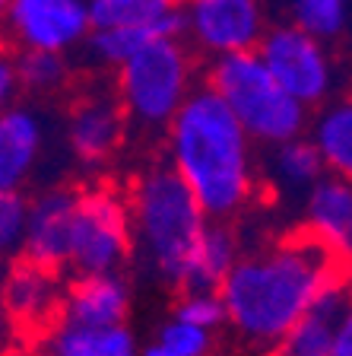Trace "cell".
Returning a JSON list of instances; mask_svg holds the SVG:
<instances>
[{"mask_svg":"<svg viewBox=\"0 0 352 356\" xmlns=\"http://www.w3.org/2000/svg\"><path fill=\"white\" fill-rule=\"evenodd\" d=\"M340 264L308 232L242 254L219 286L228 325L257 347H276L292 325L311 309Z\"/></svg>","mask_w":352,"mask_h":356,"instance_id":"6da1fadb","label":"cell"},{"mask_svg":"<svg viewBox=\"0 0 352 356\" xmlns=\"http://www.w3.org/2000/svg\"><path fill=\"white\" fill-rule=\"evenodd\" d=\"M169 165L210 220H232L257 194L254 140L213 89L197 86L165 131Z\"/></svg>","mask_w":352,"mask_h":356,"instance_id":"7a4b0ae2","label":"cell"},{"mask_svg":"<svg viewBox=\"0 0 352 356\" xmlns=\"http://www.w3.org/2000/svg\"><path fill=\"white\" fill-rule=\"evenodd\" d=\"M133 220V248L159 280L184 286L187 267L197 252L210 216L169 163L149 165L127 191Z\"/></svg>","mask_w":352,"mask_h":356,"instance_id":"3957f363","label":"cell"},{"mask_svg":"<svg viewBox=\"0 0 352 356\" xmlns=\"http://www.w3.org/2000/svg\"><path fill=\"white\" fill-rule=\"evenodd\" d=\"M206 86L232 108L254 143L279 147L305 137L311 127L308 108L292 99L257 51L226 54L206 64Z\"/></svg>","mask_w":352,"mask_h":356,"instance_id":"277c9868","label":"cell"},{"mask_svg":"<svg viewBox=\"0 0 352 356\" xmlns=\"http://www.w3.org/2000/svg\"><path fill=\"white\" fill-rule=\"evenodd\" d=\"M194 89V51L184 38H159L115 70L117 102L143 131H169Z\"/></svg>","mask_w":352,"mask_h":356,"instance_id":"5b68a950","label":"cell"},{"mask_svg":"<svg viewBox=\"0 0 352 356\" xmlns=\"http://www.w3.org/2000/svg\"><path fill=\"white\" fill-rule=\"evenodd\" d=\"M133 248L131 204L121 191L96 185L80 191L70 236V264L76 277L117 274Z\"/></svg>","mask_w":352,"mask_h":356,"instance_id":"8992f818","label":"cell"},{"mask_svg":"<svg viewBox=\"0 0 352 356\" xmlns=\"http://www.w3.org/2000/svg\"><path fill=\"white\" fill-rule=\"evenodd\" d=\"M257 54L264 58L279 86L292 99H299L308 111L324 108L337 99L343 76L330 51V42L299 29L292 22H279V26H270Z\"/></svg>","mask_w":352,"mask_h":356,"instance_id":"52a82bcc","label":"cell"},{"mask_svg":"<svg viewBox=\"0 0 352 356\" xmlns=\"http://www.w3.org/2000/svg\"><path fill=\"white\" fill-rule=\"evenodd\" d=\"M181 7L184 38L210 60L257 51L270 32L267 0H181Z\"/></svg>","mask_w":352,"mask_h":356,"instance_id":"ba28073f","label":"cell"},{"mask_svg":"<svg viewBox=\"0 0 352 356\" xmlns=\"http://www.w3.org/2000/svg\"><path fill=\"white\" fill-rule=\"evenodd\" d=\"M3 32L13 51L70 54L92 35L89 0H7Z\"/></svg>","mask_w":352,"mask_h":356,"instance_id":"9c48e42d","label":"cell"},{"mask_svg":"<svg viewBox=\"0 0 352 356\" xmlns=\"http://www.w3.org/2000/svg\"><path fill=\"white\" fill-rule=\"evenodd\" d=\"M127 115L117 102V96L108 92H89L80 96L67 115V147L76 163L99 169L121 149L124 140Z\"/></svg>","mask_w":352,"mask_h":356,"instance_id":"30bf717a","label":"cell"},{"mask_svg":"<svg viewBox=\"0 0 352 356\" xmlns=\"http://www.w3.org/2000/svg\"><path fill=\"white\" fill-rule=\"evenodd\" d=\"M352 305V270L340 267L333 280L321 289L311 309L292 325V331L276 343V356H333L337 334Z\"/></svg>","mask_w":352,"mask_h":356,"instance_id":"8fae6325","label":"cell"},{"mask_svg":"<svg viewBox=\"0 0 352 356\" xmlns=\"http://www.w3.org/2000/svg\"><path fill=\"white\" fill-rule=\"evenodd\" d=\"M76 200H80V191H74V188H48L38 197H32L29 236H26L22 258L51 267V270L70 264Z\"/></svg>","mask_w":352,"mask_h":356,"instance_id":"7c38bea8","label":"cell"},{"mask_svg":"<svg viewBox=\"0 0 352 356\" xmlns=\"http://www.w3.org/2000/svg\"><path fill=\"white\" fill-rule=\"evenodd\" d=\"M305 232L324 245L340 264L352 267V181L327 175L305 194Z\"/></svg>","mask_w":352,"mask_h":356,"instance_id":"4fadbf2b","label":"cell"},{"mask_svg":"<svg viewBox=\"0 0 352 356\" xmlns=\"http://www.w3.org/2000/svg\"><path fill=\"white\" fill-rule=\"evenodd\" d=\"M44 118L32 105H7L0 115V191H22L42 159Z\"/></svg>","mask_w":352,"mask_h":356,"instance_id":"5bb4252c","label":"cell"},{"mask_svg":"<svg viewBox=\"0 0 352 356\" xmlns=\"http://www.w3.org/2000/svg\"><path fill=\"white\" fill-rule=\"evenodd\" d=\"M131 315V286L121 274L76 277L64 289V305L58 318L76 325H127Z\"/></svg>","mask_w":352,"mask_h":356,"instance_id":"9a60e30c","label":"cell"},{"mask_svg":"<svg viewBox=\"0 0 352 356\" xmlns=\"http://www.w3.org/2000/svg\"><path fill=\"white\" fill-rule=\"evenodd\" d=\"M7 312L16 318V325L42 327L60 315L64 305V289L58 283V274L51 267H42L35 261H16L13 270L7 274Z\"/></svg>","mask_w":352,"mask_h":356,"instance_id":"2e32d148","label":"cell"},{"mask_svg":"<svg viewBox=\"0 0 352 356\" xmlns=\"http://www.w3.org/2000/svg\"><path fill=\"white\" fill-rule=\"evenodd\" d=\"M92 29H146L156 38H184L181 0H89Z\"/></svg>","mask_w":352,"mask_h":356,"instance_id":"e0dca14e","label":"cell"},{"mask_svg":"<svg viewBox=\"0 0 352 356\" xmlns=\"http://www.w3.org/2000/svg\"><path fill=\"white\" fill-rule=\"evenodd\" d=\"M44 356H143L127 325H76L58 318L42 341Z\"/></svg>","mask_w":352,"mask_h":356,"instance_id":"ac0fdd59","label":"cell"},{"mask_svg":"<svg viewBox=\"0 0 352 356\" xmlns=\"http://www.w3.org/2000/svg\"><path fill=\"white\" fill-rule=\"evenodd\" d=\"M308 137L321 149L327 172L352 181V96H337L317 108Z\"/></svg>","mask_w":352,"mask_h":356,"instance_id":"d6986e66","label":"cell"},{"mask_svg":"<svg viewBox=\"0 0 352 356\" xmlns=\"http://www.w3.org/2000/svg\"><path fill=\"white\" fill-rule=\"evenodd\" d=\"M267 175L283 194H308L327 175V165L311 137H295L279 147H270Z\"/></svg>","mask_w":352,"mask_h":356,"instance_id":"ffe728a7","label":"cell"},{"mask_svg":"<svg viewBox=\"0 0 352 356\" xmlns=\"http://www.w3.org/2000/svg\"><path fill=\"white\" fill-rule=\"evenodd\" d=\"M238 261H242L238 236L228 229L226 222H210V229L203 232L197 252L191 258L181 289H219Z\"/></svg>","mask_w":352,"mask_h":356,"instance_id":"44dd1931","label":"cell"},{"mask_svg":"<svg viewBox=\"0 0 352 356\" xmlns=\"http://www.w3.org/2000/svg\"><path fill=\"white\" fill-rule=\"evenodd\" d=\"M286 22L324 42H337L349 32L352 0H283Z\"/></svg>","mask_w":352,"mask_h":356,"instance_id":"7402d4cb","label":"cell"},{"mask_svg":"<svg viewBox=\"0 0 352 356\" xmlns=\"http://www.w3.org/2000/svg\"><path fill=\"white\" fill-rule=\"evenodd\" d=\"M16 74H19V89L26 96H54L70 83V60L67 54L54 51H13Z\"/></svg>","mask_w":352,"mask_h":356,"instance_id":"603a6c76","label":"cell"},{"mask_svg":"<svg viewBox=\"0 0 352 356\" xmlns=\"http://www.w3.org/2000/svg\"><path fill=\"white\" fill-rule=\"evenodd\" d=\"M153 42H159V38L146 29H92V35L83 44V58L92 67L117 70Z\"/></svg>","mask_w":352,"mask_h":356,"instance_id":"cb8c5ba5","label":"cell"},{"mask_svg":"<svg viewBox=\"0 0 352 356\" xmlns=\"http://www.w3.org/2000/svg\"><path fill=\"white\" fill-rule=\"evenodd\" d=\"M175 318L216 331V327L228 325V309L219 289H184L181 299L175 302Z\"/></svg>","mask_w":352,"mask_h":356,"instance_id":"d4e9b609","label":"cell"},{"mask_svg":"<svg viewBox=\"0 0 352 356\" xmlns=\"http://www.w3.org/2000/svg\"><path fill=\"white\" fill-rule=\"evenodd\" d=\"M29 213H32V200L22 191L0 194V245H3L7 254H22V248H26Z\"/></svg>","mask_w":352,"mask_h":356,"instance_id":"484cf974","label":"cell"},{"mask_svg":"<svg viewBox=\"0 0 352 356\" xmlns=\"http://www.w3.org/2000/svg\"><path fill=\"white\" fill-rule=\"evenodd\" d=\"M156 341L165 343L169 350H175L178 356H210L213 350V331L197 327L191 321H181L171 315L169 321H162L156 331Z\"/></svg>","mask_w":352,"mask_h":356,"instance_id":"4316f807","label":"cell"},{"mask_svg":"<svg viewBox=\"0 0 352 356\" xmlns=\"http://www.w3.org/2000/svg\"><path fill=\"white\" fill-rule=\"evenodd\" d=\"M16 92H22L19 74H16V60H13V51H3V58H0V99H3V108L13 105Z\"/></svg>","mask_w":352,"mask_h":356,"instance_id":"83f0119b","label":"cell"},{"mask_svg":"<svg viewBox=\"0 0 352 356\" xmlns=\"http://www.w3.org/2000/svg\"><path fill=\"white\" fill-rule=\"evenodd\" d=\"M333 356H352V305L346 312L343 325H340V334H337V347H333Z\"/></svg>","mask_w":352,"mask_h":356,"instance_id":"f1b7e54d","label":"cell"},{"mask_svg":"<svg viewBox=\"0 0 352 356\" xmlns=\"http://www.w3.org/2000/svg\"><path fill=\"white\" fill-rule=\"evenodd\" d=\"M143 356H178V353H175V350H169L165 343L153 341V343H146V347H143Z\"/></svg>","mask_w":352,"mask_h":356,"instance_id":"f546056e","label":"cell"},{"mask_svg":"<svg viewBox=\"0 0 352 356\" xmlns=\"http://www.w3.org/2000/svg\"><path fill=\"white\" fill-rule=\"evenodd\" d=\"M10 356H44V353L42 350H13Z\"/></svg>","mask_w":352,"mask_h":356,"instance_id":"4dcf8cb0","label":"cell"},{"mask_svg":"<svg viewBox=\"0 0 352 356\" xmlns=\"http://www.w3.org/2000/svg\"><path fill=\"white\" fill-rule=\"evenodd\" d=\"M3 3H7V0H3Z\"/></svg>","mask_w":352,"mask_h":356,"instance_id":"1f68e13d","label":"cell"}]
</instances>
